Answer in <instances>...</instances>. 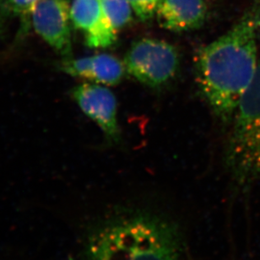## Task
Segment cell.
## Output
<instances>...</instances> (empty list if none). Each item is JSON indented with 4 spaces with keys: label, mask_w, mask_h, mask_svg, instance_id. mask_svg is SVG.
Masks as SVG:
<instances>
[{
    "label": "cell",
    "mask_w": 260,
    "mask_h": 260,
    "mask_svg": "<svg viewBox=\"0 0 260 260\" xmlns=\"http://www.w3.org/2000/svg\"><path fill=\"white\" fill-rule=\"evenodd\" d=\"M260 1L245 10L233 27L197 51L195 77L200 92L223 122L232 121L239 101L258 71Z\"/></svg>",
    "instance_id": "cell-1"
},
{
    "label": "cell",
    "mask_w": 260,
    "mask_h": 260,
    "mask_svg": "<svg viewBox=\"0 0 260 260\" xmlns=\"http://www.w3.org/2000/svg\"><path fill=\"white\" fill-rule=\"evenodd\" d=\"M183 243L172 220L145 211L121 213L88 235L84 260H181Z\"/></svg>",
    "instance_id": "cell-2"
},
{
    "label": "cell",
    "mask_w": 260,
    "mask_h": 260,
    "mask_svg": "<svg viewBox=\"0 0 260 260\" xmlns=\"http://www.w3.org/2000/svg\"><path fill=\"white\" fill-rule=\"evenodd\" d=\"M231 122L225 165L233 182L247 188L260 180V63Z\"/></svg>",
    "instance_id": "cell-3"
},
{
    "label": "cell",
    "mask_w": 260,
    "mask_h": 260,
    "mask_svg": "<svg viewBox=\"0 0 260 260\" xmlns=\"http://www.w3.org/2000/svg\"><path fill=\"white\" fill-rule=\"evenodd\" d=\"M126 71L149 87L157 88L173 80L180 59L174 46L155 38H142L133 43L123 61Z\"/></svg>",
    "instance_id": "cell-4"
},
{
    "label": "cell",
    "mask_w": 260,
    "mask_h": 260,
    "mask_svg": "<svg viewBox=\"0 0 260 260\" xmlns=\"http://www.w3.org/2000/svg\"><path fill=\"white\" fill-rule=\"evenodd\" d=\"M36 32L65 58L72 50L70 8L66 0H40L30 14Z\"/></svg>",
    "instance_id": "cell-5"
},
{
    "label": "cell",
    "mask_w": 260,
    "mask_h": 260,
    "mask_svg": "<svg viewBox=\"0 0 260 260\" xmlns=\"http://www.w3.org/2000/svg\"><path fill=\"white\" fill-rule=\"evenodd\" d=\"M72 95L80 110L95 122L112 141H118V102L112 90L96 83H83L74 88Z\"/></svg>",
    "instance_id": "cell-6"
},
{
    "label": "cell",
    "mask_w": 260,
    "mask_h": 260,
    "mask_svg": "<svg viewBox=\"0 0 260 260\" xmlns=\"http://www.w3.org/2000/svg\"><path fill=\"white\" fill-rule=\"evenodd\" d=\"M70 19L75 27L84 33L89 48H108L117 41L118 32L105 17L100 0H73Z\"/></svg>",
    "instance_id": "cell-7"
},
{
    "label": "cell",
    "mask_w": 260,
    "mask_h": 260,
    "mask_svg": "<svg viewBox=\"0 0 260 260\" xmlns=\"http://www.w3.org/2000/svg\"><path fill=\"white\" fill-rule=\"evenodd\" d=\"M60 69L71 76L107 86L120 83L126 70L124 63L115 56L107 53L85 58H65Z\"/></svg>",
    "instance_id": "cell-8"
},
{
    "label": "cell",
    "mask_w": 260,
    "mask_h": 260,
    "mask_svg": "<svg viewBox=\"0 0 260 260\" xmlns=\"http://www.w3.org/2000/svg\"><path fill=\"white\" fill-rule=\"evenodd\" d=\"M156 13L162 27L183 32L200 27L207 9L205 0H161Z\"/></svg>",
    "instance_id": "cell-9"
},
{
    "label": "cell",
    "mask_w": 260,
    "mask_h": 260,
    "mask_svg": "<svg viewBox=\"0 0 260 260\" xmlns=\"http://www.w3.org/2000/svg\"><path fill=\"white\" fill-rule=\"evenodd\" d=\"M105 17L118 32L132 20V10L128 0H100Z\"/></svg>",
    "instance_id": "cell-10"
},
{
    "label": "cell",
    "mask_w": 260,
    "mask_h": 260,
    "mask_svg": "<svg viewBox=\"0 0 260 260\" xmlns=\"http://www.w3.org/2000/svg\"><path fill=\"white\" fill-rule=\"evenodd\" d=\"M128 2L139 19L146 21L157 12L161 0H128Z\"/></svg>",
    "instance_id": "cell-11"
},
{
    "label": "cell",
    "mask_w": 260,
    "mask_h": 260,
    "mask_svg": "<svg viewBox=\"0 0 260 260\" xmlns=\"http://www.w3.org/2000/svg\"><path fill=\"white\" fill-rule=\"evenodd\" d=\"M39 1L40 0H5V4L10 12L25 17L31 14Z\"/></svg>",
    "instance_id": "cell-12"
},
{
    "label": "cell",
    "mask_w": 260,
    "mask_h": 260,
    "mask_svg": "<svg viewBox=\"0 0 260 260\" xmlns=\"http://www.w3.org/2000/svg\"><path fill=\"white\" fill-rule=\"evenodd\" d=\"M0 30H1V24H0Z\"/></svg>",
    "instance_id": "cell-13"
}]
</instances>
